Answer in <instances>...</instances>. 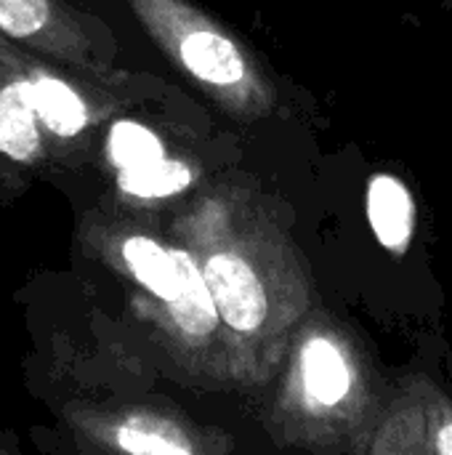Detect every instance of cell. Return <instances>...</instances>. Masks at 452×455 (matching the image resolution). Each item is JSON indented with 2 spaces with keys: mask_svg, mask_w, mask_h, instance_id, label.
<instances>
[{
  "mask_svg": "<svg viewBox=\"0 0 452 455\" xmlns=\"http://www.w3.org/2000/svg\"><path fill=\"white\" fill-rule=\"evenodd\" d=\"M221 315L229 352L266 371L309 309V277L277 221L242 189L218 187L178 219Z\"/></svg>",
  "mask_w": 452,
  "mask_h": 455,
  "instance_id": "cell-1",
  "label": "cell"
},
{
  "mask_svg": "<svg viewBox=\"0 0 452 455\" xmlns=\"http://www.w3.org/2000/svg\"><path fill=\"white\" fill-rule=\"evenodd\" d=\"M157 48L218 107L261 120L277 107V88L250 48L189 0H128Z\"/></svg>",
  "mask_w": 452,
  "mask_h": 455,
  "instance_id": "cell-2",
  "label": "cell"
},
{
  "mask_svg": "<svg viewBox=\"0 0 452 455\" xmlns=\"http://www.w3.org/2000/svg\"><path fill=\"white\" fill-rule=\"evenodd\" d=\"M370 405V376L362 355L349 347L344 331L328 323L304 328L280 392L285 435L301 440L346 437L365 424Z\"/></svg>",
  "mask_w": 452,
  "mask_h": 455,
  "instance_id": "cell-3",
  "label": "cell"
},
{
  "mask_svg": "<svg viewBox=\"0 0 452 455\" xmlns=\"http://www.w3.org/2000/svg\"><path fill=\"white\" fill-rule=\"evenodd\" d=\"M0 35L93 83L112 75V37L64 0H0Z\"/></svg>",
  "mask_w": 452,
  "mask_h": 455,
  "instance_id": "cell-4",
  "label": "cell"
},
{
  "mask_svg": "<svg viewBox=\"0 0 452 455\" xmlns=\"http://www.w3.org/2000/svg\"><path fill=\"white\" fill-rule=\"evenodd\" d=\"M21 67L29 80L35 112L48 139V147L75 149V144H80L88 131L101 120L104 109H99L96 101L88 96L85 85L77 83L80 75L43 56H32L29 51L24 53Z\"/></svg>",
  "mask_w": 452,
  "mask_h": 455,
  "instance_id": "cell-5",
  "label": "cell"
},
{
  "mask_svg": "<svg viewBox=\"0 0 452 455\" xmlns=\"http://www.w3.org/2000/svg\"><path fill=\"white\" fill-rule=\"evenodd\" d=\"M24 53L21 45L0 53V171L35 168L48 149L21 67Z\"/></svg>",
  "mask_w": 452,
  "mask_h": 455,
  "instance_id": "cell-6",
  "label": "cell"
},
{
  "mask_svg": "<svg viewBox=\"0 0 452 455\" xmlns=\"http://www.w3.org/2000/svg\"><path fill=\"white\" fill-rule=\"evenodd\" d=\"M109 443L120 455H224L216 435H202L181 419L152 411L117 419L109 427Z\"/></svg>",
  "mask_w": 452,
  "mask_h": 455,
  "instance_id": "cell-7",
  "label": "cell"
},
{
  "mask_svg": "<svg viewBox=\"0 0 452 455\" xmlns=\"http://www.w3.org/2000/svg\"><path fill=\"white\" fill-rule=\"evenodd\" d=\"M178 269H181V280H184V293L181 299L165 309V320L173 328L176 339L189 347V349H210L213 344H218L221 339V315L216 309L213 293L202 277V269L197 264V259L189 253V248L184 245H173Z\"/></svg>",
  "mask_w": 452,
  "mask_h": 455,
  "instance_id": "cell-8",
  "label": "cell"
},
{
  "mask_svg": "<svg viewBox=\"0 0 452 455\" xmlns=\"http://www.w3.org/2000/svg\"><path fill=\"white\" fill-rule=\"evenodd\" d=\"M117 253L133 283L144 288V293H149L163 312L181 299L184 280L173 248H165L147 235H125L117 245Z\"/></svg>",
  "mask_w": 452,
  "mask_h": 455,
  "instance_id": "cell-9",
  "label": "cell"
},
{
  "mask_svg": "<svg viewBox=\"0 0 452 455\" xmlns=\"http://www.w3.org/2000/svg\"><path fill=\"white\" fill-rule=\"evenodd\" d=\"M368 221L378 243L394 256L408 253L416 232V203L402 179L376 173L368 184Z\"/></svg>",
  "mask_w": 452,
  "mask_h": 455,
  "instance_id": "cell-10",
  "label": "cell"
},
{
  "mask_svg": "<svg viewBox=\"0 0 452 455\" xmlns=\"http://www.w3.org/2000/svg\"><path fill=\"white\" fill-rule=\"evenodd\" d=\"M194 181V168L176 157H163L141 168L117 171V189L133 200H165L181 195Z\"/></svg>",
  "mask_w": 452,
  "mask_h": 455,
  "instance_id": "cell-11",
  "label": "cell"
},
{
  "mask_svg": "<svg viewBox=\"0 0 452 455\" xmlns=\"http://www.w3.org/2000/svg\"><path fill=\"white\" fill-rule=\"evenodd\" d=\"M107 157L115 171H131L163 160L165 144L152 128L136 120H117L107 133Z\"/></svg>",
  "mask_w": 452,
  "mask_h": 455,
  "instance_id": "cell-12",
  "label": "cell"
},
{
  "mask_svg": "<svg viewBox=\"0 0 452 455\" xmlns=\"http://www.w3.org/2000/svg\"><path fill=\"white\" fill-rule=\"evenodd\" d=\"M421 455H452V403L424 392Z\"/></svg>",
  "mask_w": 452,
  "mask_h": 455,
  "instance_id": "cell-13",
  "label": "cell"
},
{
  "mask_svg": "<svg viewBox=\"0 0 452 455\" xmlns=\"http://www.w3.org/2000/svg\"><path fill=\"white\" fill-rule=\"evenodd\" d=\"M11 48H16V43H11L8 37L0 35V53H3V51H11Z\"/></svg>",
  "mask_w": 452,
  "mask_h": 455,
  "instance_id": "cell-14",
  "label": "cell"
}]
</instances>
